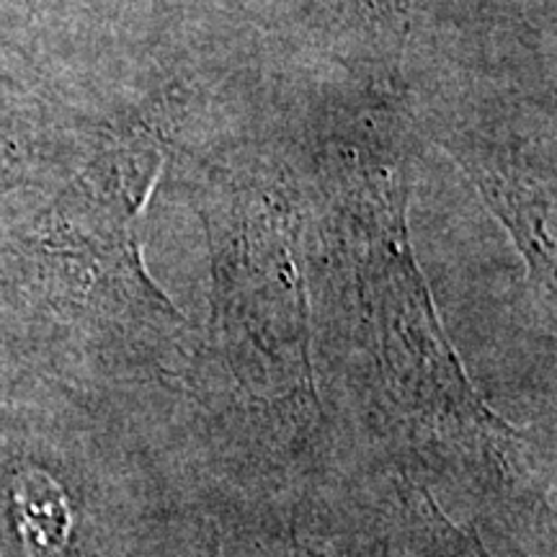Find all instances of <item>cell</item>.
Masks as SVG:
<instances>
[{"instance_id":"6da1fadb","label":"cell","mask_w":557,"mask_h":557,"mask_svg":"<svg viewBox=\"0 0 557 557\" xmlns=\"http://www.w3.org/2000/svg\"><path fill=\"white\" fill-rule=\"evenodd\" d=\"M393 511L382 557H493L475 521L457 524L429 485L389 478Z\"/></svg>"},{"instance_id":"7a4b0ae2","label":"cell","mask_w":557,"mask_h":557,"mask_svg":"<svg viewBox=\"0 0 557 557\" xmlns=\"http://www.w3.org/2000/svg\"><path fill=\"white\" fill-rule=\"evenodd\" d=\"M9 521L24 557H65L75 537V508L52 472L21 468L9 483Z\"/></svg>"}]
</instances>
